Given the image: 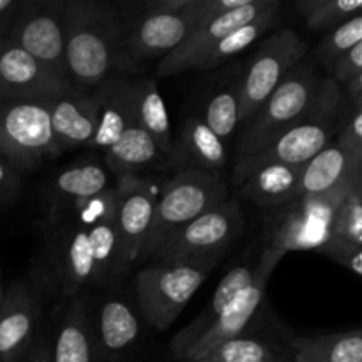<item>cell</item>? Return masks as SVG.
<instances>
[{"mask_svg":"<svg viewBox=\"0 0 362 362\" xmlns=\"http://www.w3.org/2000/svg\"><path fill=\"white\" fill-rule=\"evenodd\" d=\"M67 80L81 92H92L124 73L122 18L119 7L101 0H66L64 4Z\"/></svg>","mask_w":362,"mask_h":362,"instance_id":"1","label":"cell"},{"mask_svg":"<svg viewBox=\"0 0 362 362\" xmlns=\"http://www.w3.org/2000/svg\"><path fill=\"white\" fill-rule=\"evenodd\" d=\"M320 81L322 76L313 62L304 59L297 64L244 124L237 147V161L258 154L303 122L310 113Z\"/></svg>","mask_w":362,"mask_h":362,"instance_id":"2","label":"cell"},{"mask_svg":"<svg viewBox=\"0 0 362 362\" xmlns=\"http://www.w3.org/2000/svg\"><path fill=\"white\" fill-rule=\"evenodd\" d=\"M46 267H41L49 290L62 299L83 296L95 286L94 255L87 223L74 211L46 219Z\"/></svg>","mask_w":362,"mask_h":362,"instance_id":"3","label":"cell"},{"mask_svg":"<svg viewBox=\"0 0 362 362\" xmlns=\"http://www.w3.org/2000/svg\"><path fill=\"white\" fill-rule=\"evenodd\" d=\"M216 265V262H156L141 269L134 278V292L144 320L156 331L172 327Z\"/></svg>","mask_w":362,"mask_h":362,"instance_id":"4","label":"cell"},{"mask_svg":"<svg viewBox=\"0 0 362 362\" xmlns=\"http://www.w3.org/2000/svg\"><path fill=\"white\" fill-rule=\"evenodd\" d=\"M228 200V184L221 173L184 170L163 186L156 205L154 225L141 258H151L163 240L193 219Z\"/></svg>","mask_w":362,"mask_h":362,"instance_id":"5","label":"cell"},{"mask_svg":"<svg viewBox=\"0 0 362 362\" xmlns=\"http://www.w3.org/2000/svg\"><path fill=\"white\" fill-rule=\"evenodd\" d=\"M244 214L239 202L226 200L182 228L170 233L152 253L158 262H216L243 235Z\"/></svg>","mask_w":362,"mask_h":362,"instance_id":"6","label":"cell"},{"mask_svg":"<svg viewBox=\"0 0 362 362\" xmlns=\"http://www.w3.org/2000/svg\"><path fill=\"white\" fill-rule=\"evenodd\" d=\"M120 18L124 73H144L148 62L165 59L194 28L187 13H166L152 0L140 4L134 13L120 11Z\"/></svg>","mask_w":362,"mask_h":362,"instance_id":"7","label":"cell"},{"mask_svg":"<svg viewBox=\"0 0 362 362\" xmlns=\"http://www.w3.org/2000/svg\"><path fill=\"white\" fill-rule=\"evenodd\" d=\"M354 186L322 197H304L283 207L271 209L265 246L285 255L290 251L320 250L331 239V221L336 207Z\"/></svg>","mask_w":362,"mask_h":362,"instance_id":"8","label":"cell"},{"mask_svg":"<svg viewBox=\"0 0 362 362\" xmlns=\"http://www.w3.org/2000/svg\"><path fill=\"white\" fill-rule=\"evenodd\" d=\"M308 42L292 28H281L260 42L239 80V120L246 124L283 78L306 59Z\"/></svg>","mask_w":362,"mask_h":362,"instance_id":"9","label":"cell"},{"mask_svg":"<svg viewBox=\"0 0 362 362\" xmlns=\"http://www.w3.org/2000/svg\"><path fill=\"white\" fill-rule=\"evenodd\" d=\"M0 156L21 173L59 158L45 103L0 101Z\"/></svg>","mask_w":362,"mask_h":362,"instance_id":"10","label":"cell"},{"mask_svg":"<svg viewBox=\"0 0 362 362\" xmlns=\"http://www.w3.org/2000/svg\"><path fill=\"white\" fill-rule=\"evenodd\" d=\"M49 292L42 271L16 279L4 290L0 304V362H21L45 324V299Z\"/></svg>","mask_w":362,"mask_h":362,"instance_id":"11","label":"cell"},{"mask_svg":"<svg viewBox=\"0 0 362 362\" xmlns=\"http://www.w3.org/2000/svg\"><path fill=\"white\" fill-rule=\"evenodd\" d=\"M64 4L66 0H20L7 39L67 80Z\"/></svg>","mask_w":362,"mask_h":362,"instance_id":"12","label":"cell"},{"mask_svg":"<svg viewBox=\"0 0 362 362\" xmlns=\"http://www.w3.org/2000/svg\"><path fill=\"white\" fill-rule=\"evenodd\" d=\"M283 257H285L283 251L264 246V251L257 260V269H255V276L250 285L223 310V313L216 318L214 324L184 354L182 361L202 359L221 343L244 334L247 325L251 324L255 315L260 310L265 293H267L269 279H271L272 272L276 271L279 262L283 260Z\"/></svg>","mask_w":362,"mask_h":362,"instance_id":"13","label":"cell"},{"mask_svg":"<svg viewBox=\"0 0 362 362\" xmlns=\"http://www.w3.org/2000/svg\"><path fill=\"white\" fill-rule=\"evenodd\" d=\"M113 191L119 262L122 272H126L134 262L141 260L154 225L159 194L154 191L151 180L141 175L119 177Z\"/></svg>","mask_w":362,"mask_h":362,"instance_id":"14","label":"cell"},{"mask_svg":"<svg viewBox=\"0 0 362 362\" xmlns=\"http://www.w3.org/2000/svg\"><path fill=\"white\" fill-rule=\"evenodd\" d=\"M69 88L73 85L66 78L59 76L11 39H0V101L45 103Z\"/></svg>","mask_w":362,"mask_h":362,"instance_id":"15","label":"cell"},{"mask_svg":"<svg viewBox=\"0 0 362 362\" xmlns=\"http://www.w3.org/2000/svg\"><path fill=\"white\" fill-rule=\"evenodd\" d=\"M272 2L274 0H251L247 6L194 28L184 39L182 45H179L165 59L159 60L158 67H156V74L158 76H173V74L197 69L198 64L218 46L221 39H225L230 32L237 30L239 27L260 16L265 9L272 6Z\"/></svg>","mask_w":362,"mask_h":362,"instance_id":"16","label":"cell"},{"mask_svg":"<svg viewBox=\"0 0 362 362\" xmlns=\"http://www.w3.org/2000/svg\"><path fill=\"white\" fill-rule=\"evenodd\" d=\"M88 320L99 362H122L140 339V318L119 296H103L99 303L87 299Z\"/></svg>","mask_w":362,"mask_h":362,"instance_id":"17","label":"cell"},{"mask_svg":"<svg viewBox=\"0 0 362 362\" xmlns=\"http://www.w3.org/2000/svg\"><path fill=\"white\" fill-rule=\"evenodd\" d=\"M45 106L60 154L90 147L98 129V105L92 92H81L73 87L45 101Z\"/></svg>","mask_w":362,"mask_h":362,"instance_id":"18","label":"cell"},{"mask_svg":"<svg viewBox=\"0 0 362 362\" xmlns=\"http://www.w3.org/2000/svg\"><path fill=\"white\" fill-rule=\"evenodd\" d=\"M361 180L362 158L343 151L331 141L303 166L299 193L300 198L322 197L354 186Z\"/></svg>","mask_w":362,"mask_h":362,"instance_id":"19","label":"cell"},{"mask_svg":"<svg viewBox=\"0 0 362 362\" xmlns=\"http://www.w3.org/2000/svg\"><path fill=\"white\" fill-rule=\"evenodd\" d=\"M110 173L95 161H83L62 168L46 186V219L69 211L110 189Z\"/></svg>","mask_w":362,"mask_h":362,"instance_id":"20","label":"cell"},{"mask_svg":"<svg viewBox=\"0 0 362 362\" xmlns=\"http://www.w3.org/2000/svg\"><path fill=\"white\" fill-rule=\"evenodd\" d=\"M255 269H257V260H251V258H244L239 264L233 265L228 272L225 274V278L219 281L218 288L212 293L211 300H209L207 306L200 311L197 318H194L191 324H187L186 327L180 329L173 339L170 341V354L175 359L182 361L184 354L198 341L202 334L211 327L216 322V318L223 313L226 306L246 288L251 283L255 276Z\"/></svg>","mask_w":362,"mask_h":362,"instance_id":"21","label":"cell"},{"mask_svg":"<svg viewBox=\"0 0 362 362\" xmlns=\"http://www.w3.org/2000/svg\"><path fill=\"white\" fill-rule=\"evenodd\" d=\"M52 362H99L85 296L69 299L52 324Z\"/></svg>","mask_w":362,"mask_h":362,"instance_id":"22","label":"cell"},{"mask_svg":"<svg viewBox=\"0 0 362 362\" xmlns=\"http://www.w3.org/2000/svg\"><path fill=\"white\" fill-rule=\"evenodd\" d=\"M228 161L226 144L216 136L200 115H189L184 120L179 140L173 148L172 168L177 172L197 170V172L221 173Z\"/></svg>","mask_w":362,"mask_h":362,"instance_id":"23","label":"cell"},{"mask_svg":"<svg viewBox=\"0 0 362 362\" xmlns=\"http://www.w3.org/2000/svg\"><path fill=\"white\" fill-rule=\"evenodd\" d=\"M92 95L98 105V129L90 147L106 151L134 122L131 80L110 76L92 90Z\"/></svg>","mask_w":362,"mask_h":362,"instance_id":"24","label":"cell"},{"mask_svg":"<svg viewBox=\"0 0 362 362\" xmlns=\"http://www.w3.org/2000/svg\"><path fill=\"white\" fill-rule=\"evenodd\" d=\"M304 165H269L255 170L244 177L235 187L240 198L253 202L260 207H283L299 200V180Z\"/></svg>","mask_w":362,"mask_h":362,"instance_id":"25","label":"cell"},{"mask_svg":"<svg viewBox=\"0 0 362 362\" xmlns=\"http://www.w3.org/2000/svg\"><path fill=\"white\" fill-rule=\"evenodd\" d=\"M106 168L119 177L140 175L152 168H163L170 166L168 158L159 151L156 141L138 126L136 122L131 124L119 140L105 151Z\"/></svg>","mask_w":362,"mask_h":362,"instance_id":"26","label":"cell"},{"mask_svg":"<svg viewBox=\"0 0 362 362\" xmlns=\"http://www.w3.org/2000/svg\"><path fill=\"white\" fill-rule=\"evenodd\" d=\"M131 105L133 119L159 147V151L168 158L172 166L175 138L172 133L168 112L163 95L159 94L154 80H131Z\"/></svg>","mask_w":362,"mask_h":362,"instance_id":"27","label":"cell"},{"mask_svg":"<svg viewBox=\"0 0 362 362\" xmlns=\"http://www.w3.org/2000/svg\"><path fill=\"white\" fill-rule=\"evenodd\" d=\"M239 80L240 69H230L223 76L216 78L207 92L204 103V112L200 119L207 124L209 129L228 141L233 131L239 127Z\"/></svg>","mask_w":362,"mask_h":362,"instance_id":"28","label":"cell"},{"mask_svg":"<svg viewBox=\"0 0 362 362\" xmlns=\"http://www.w3.org/2000/svg\"><path fill=\"white\" fill-rule=\"evenodd\" d=\"M292 362H362V332L306 336L292 341Z\"/></svg>","mask_w":362,"mask_h":362,"instance_id":"29","label":"cell"},{"mask_svg":"<svg viewBox=\"0 0 362 362\" xmlns=\"http://www.w3.org/2000/svg\"><path fill=\"white\" fill-rule=\"evenodd\" d=\"M279 14V0H274L272 6L269 9H265L260 16H257L255 20H251L250 23L243 25L237 30L230 32L225 39L218 42L214 49L198 64L197 71H212L221 67L223 64L232 60L233 57L239 55L240 52H244L246 48H250L253 42H257L269 28H272L276 25Z\"/></svg>","mask_w":362,"mask_h":362,"instance_id":"30","label":"cell"},{"mask_svg":"<svg viewBox=\"0 0 362 362\" xmlns=\"http://www.w3.org/2000/svg\"><path fill=\"white\" fill-rule=\"evenodd\" d=\"M297 11L310 30H332L361 14V0H299Z\"/></svg>","mask_w":362,"mask_h":362,"instance_id":"31","label":"cell"},{"mask_svg":"<svg viewBox=\"0 0 362 362\" xmlns=\"http://www.w3.org/2000/svg\"><path fill=\"white\" fill-rule=\"evenodd\" d=\"M193 362H279V357L265 341L243 334L221 343Z\"/></svg>","mask_w":362,"mask_h":362,"instance_id":"32","label":"cell"},{"mask_svg":"<svg viewBox=\"0 0 362 362\" xmlns=\"http://www.w3.org/2000/svg\"><path fill=\"white\" fill-rule=\"evenodd\" d=\"M331 235L362 246V182L343 197L332 214Z\"/></svg>","mask_w":362,"mask_h":362,"instance_id":"33","label":"cell"},{"mask_svg":"<svg viewBox=\"0 0 362 362\" xmlns=\"http://www.w3.org/2000/svg\"><path fill=\"white\" fill-rule=\"evenodd\" d=\"M359 42H362V16L357 14L346 20L345 23L329 30V34L315 48L313 57L318 64L329 69L338 57H341Z\"/></svg>","mask_w":362,"mask_h":362,"instance_id":"34","label":"cell"},{"mask_svg":"<svg viewBox=\"0 0 362 362\" xmlns=\"http://www.w3.org/2000/svg\"><path fill=\"white\" fill-rule=\"evenodd\" d=\"M250 2L251 0H191L186 13L193 21V27L198 28L209 21L218 20L232 11L247 6Z\"/></svg>","mask_w":362,"mask_h":362,"instance_id":"35","label":"cell"},{"mask_svg":"<svg viewBox=\"0 0 362 362\" xmlns=\"http://www.w3.org/2000/svg\"><path fill=\"white\" fill-rule=\"evenodd\" d=\"M318 253L331 258L332 262L341 265L343 269L352 272L354 276L362 274V246H356V244L336 239V237L331 235V239L318 250Z\"/></svg>","mask_w":362,"mask_h":362,"instance_id":"36","label":"cell"},{"mask_svg":"<svg viewBox=\"0 0 362 362\" xmlns=\"http://www.w3.org/2000/svg\"><path fill=\"white\" fill-rule=\"evenodd\" d=\"M332 140L343 151L362 158V108L346 106L341 126Z\"/></svg>","mask_w":362,"mask_h":362,"instance_id":"37","label":"cell"},{"mask_svg":"<svg viewBox=\"0 0 362 362\" xmlns=\"http://www.w3.org/2000/svg\"><path fill=\"white\" fill-rule=\"evenodd\" d=\"M329 74L334 83H338L339 87H343L345 83H349L350 80H354L356 76L362 74V42L354 46L352 49H349L346 53H343L341 57L332 62V66L329 67Z\"/></svg>","mask_w":362,"mask_h":362,"instance_id":"38","label":"cell"},{"mask_svg":"<svg viewBox=\"0 0 362 362\" xmlns=\"http://www.w3.org/2000/svg\"><path fill=\"white\" fill-rule=\"evenodd\" d=\"M21 362H52V324H42Z\"/></svg>","mask_w":362,"mask_h":362,"instance_id":"39","label":"cell"},{"mask_svg":"<svg viewBox=\"0 0 362 362\" xmlns=\"http://www.w3.org/2000/svg\"><path fill=\"white\" fill-rule=\"evenodd\" d=\"M21 187V172L0 156V198H13Z\"/></svg>","mask_w":362,"mask_h":362,"instance_id":"40","label":"cell"},{"mask_svg":"<svg viewBox=\"0 0 362 362\" xmlns=\"http://www.w3.org/2000/svg\"><path fill=\"white\" fill-rule=\"evenodd\" d=\"M18 7H20V0H0V39H6L9 35Z\"/></svg>","mask_w":362,"mask_h":362,"instance_id":"41","label":"cell"},{"mask_svg":"<svg viewBox=\"0 0 362 362\" xmlns=\"http://www.w3.org/2000/svg\"><path fill=\"white\" fill-rule=\"evenodd\" d=\"M341 92L349 108H362V74L343 85Z\"/></svg>","mask_w":362,"mask_h":362,"instance_id":"42","label":"cell"},{"mask_svg":"<svg viewBox=\"0 0 362 362\" xmlns=\"http://www.w3.org/2000/svg\"><path fill=\"white\" fill-rule=\"evenodd\" d=\"M4 285H2V276H0V304H2V299H4Z\"/></svg>","mask_w":362,"mask_h":362,"instance_id":"43","label":"cell"}]
</instances>
